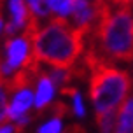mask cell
Wrapping results in <instances>:
<instances>
[{
    "mask_svg": "<svg viewBox=\"0 0 133 133\" xmlns=\"http://www.w3.org/2000/svg\"><path fill=\"white\" fill-rule=\"evenodd\" d=\"M89 33L91 30L70 25L65 18H53L26 39L37 61L54 68H70L82 56Z\"/></svg>",
    "mask_w": 133,
    "mask_h": 133,
    "instance_id": "6da1fadb",
    "label": "cell"
},
{
    "mask_svg": "<svg viewBox=\"0 0 133 133\" xmlns=\"http://www.w3.org/2000/svg\"><path fill=\"white\" fill-rule=\"evenodd\" d=\"M96 19L89 33V46L107 60L133 61V12L126 5H116L110 0L95 4Z\"/></svg>",
    "mask_w": 133,
    "mask_h": 133,
    "instance_id": "7a4b0ae2",
    "label": "cell"
},
{
    "mask_svg": "<svg viewBox=\"0 0 133 133\" xmlns=\"http://www.w3.org/2000/svg\"><path fill=\"white\" fill-rule=\"evenodd\" d=\"M82 61L89 70V100L96 114L116 110L131 95V75L114 66L93 46L88 47Z\"/></svg>",
    "mask_w": 133,
    "mask_h": 133,
    "instance_id": "3957f363",
    "label": "cell"
},
{
    "mask_svg": "<svg viewBox=\"0 0 133 133\" xmlns=\"http://www.w3.org/2000/svg\"><path fill=\"white\" fill-rule=\"evenodd\" d=\"M28 39L26 37H18V39H7L5 40V61L2 63V72L4 75L12 74L18 66H21L28 60Z\"/></svg>",
    "mask_w": 133,
    "mask_h": 133,
    "instance_id": "277c9868",
    "label": "cell"
},
{
    "mask_svg": "<svg viewBox=\"0 0 133 133\" xmlns=\"http://www.w3.org/2000/svg\"><path fill=\"white\" fill-rule=\"evenodd\" d=\"M72 19L75 26L93 30V21L96 19V7L91 5L88 0H75L72 11Z\"/></svg>",
    "mask_w": 133,
    "mask_h": 133,
    "instance_id": "5b68a950",
    "label": "cell"
},
{
    "mask_svg": "<svg viewBox=\"0 0 133 133\" xmlns=\"http://www.w3.org/2000/svg\"><path fill=\"white\" fill-rule=\"evenodd\" d=\"M53 93H54V84H53V81L47 77L46 70H44V75L39 79L37 96H35V109H39V112L35 114V116H39L40 112H44L47 109V105L53 100Z\"/></svg>",
    "mask_w": 133,
    "mask_h": 133,
    "instance_id": "8992f818",
    "label": "cell"
},
{
    "mask_svg": "<svg viewBox=\"0 0 133 133\" xmlns=\"http://www.w3.org/2000/svg\"><path fill=\"white\" fill-rule=\"evenodd\" d=\"M32 102H33V96L30 93V89H21V91H18V93L14 95L11 107H9V119L11 121L19 119L23 114L28 112V109L32 107Z\"/></svg>",
    "mask_w": 133,
    "mask_h": 133,
    "instance_id": "52a82bcc",
    "label": "cell"
},
{
    "mask_svg": "<svg viewBox=\"0 0 133 133\" xmlns=\"http://www.w3.org/2000/svg\"><path fill=\"white\" fill-rule=\"evenodd\" d=\"M114 133H133V93L128 96L123 109L117 114Z\"/></svg>",
    "mask_w": 133,
    "mask_h": 133,
    "instance_id": "ba28073f",
    "label": "cell"
},
{
    "mask_svg": "<svg viewBox=\"0 0 133 133\" xmlns=\"http://www.w3.org/2000/svg\"><path fill=\"white\" fill-rule=\"evenodd\" d=\"M9 7H11V14H12V23L16 28H25L28 19H30V11H28L25 0H9Z\"/></svg>",
    "mask_w": 133,
    "mask_h": 133,
    "instance_id": "9c48e42d",
    "label": "cell"
},
{
    "mask_svg": "<svg viewBox=\"0 0 133 133\" xmlns=\"http://www.w3.org/2000/svg\"><path fill=\"white\" fill-rule=\"evenodd\" d=\"M114 121H116V110L96 114V126H98L100 133H112Z\"/></svg>",
    "mask_w": 133,
    "mask_h": 133,
    "instance_id": "30bf717a",
    "label": "cell"
},
{
    "mask_svg": "<svg viewBox=\"0 0 133 133\" xmlns=\"http://www.w3.org/2000/svg\"><path fill=\"white\" fill-rule=\"evenodd\" d=\"M70 109H74V107H70L68 103H65V102H54V103H51V105L47 107L46 110L53 117H58V119H61V117H68L70 114H72V110ZM44 110V112H46ZM44 112H40V114H44ZM39 114V116H40Z\"/></svg>",
    "mask_w": 133,
    "mask_h": 133,
    "instance_id": "8fae6325",
    "label": "cell"
},
{
    "mask_svg": "<svg viewBox=\"0 0 133 133\" xmlns=\"http://www.w3.org/2000/svg\"><path fill=\"white\" fill-rule=\"evenodd\" d=\"M74 4L75 0H49V9L60 16H66V14H72Z\"/></svg>",
    "mask_w": 133,
    "mask_h": 133,
    "instance_id": "7c38bea8",
    "label": "cell"
},
{
    "mask_svg": "<svg viewBox=\"0 0 133 133\" xmlns=\"http://www.w3.org/2000/svg\"><path fill=\"white\" fill-rule=\"evenodd\" d=\"M28 4L32 7V12L39 18L47 16V12L51 11L49 9V0H28Z\"/></svg>",
    "mask_w": 133,
    "mask_h": 133,
    "instance_id": "4fadbf2b",
    "label": "cell"
},
{
    "mask_svg": "<svg viewBox=\"0 0 133 133\" xmlns=\"http://www.w3.org/2000/svg\"><path fill=\"white\" fill-rule=\"evenodd\" d=\"M4 81H0V124L9 123V105L5 100V89H4Z\"/></svg>",
    "mask_w": 133,
    "mask_h": 133,
    "instance_id": "5bb4252c",
    "label": "cell"
},
{
    "mask_svg": "<svg viewBox=\"0 0 133 133\" xmlns=\"http://www.w3.org/2000/svg\"><path fill=\"white\" fill-rule=\"evenodd\" d=\"M60 131H61V121L58 117H53L51 121L44 123L37 130V133H60Z\"/></svg>",
    "mask_w": 133,
    "mask_h": 133,
    "instance_id": "9a60e30c",
    "label": "cell"
},
{
    "mask_svg": "<svg viewBox=\"0 0 133 133\" xmlns=\"http://www.w3.org/2000/svg\"><path fill=\"white\" fill-rule=\"evenodd\" d=\"M63 133H86V128L77 124V123H74V124H70V126H66Z\"/></svg>",
    "mask_w": 133,
    "mask_h": 133,
    "instance_id": "2e32d148",
    "label": "cell"
},
{
    "mask_svg": "<svg viewBox=\"0 0 133 133\" xmlns=\"http://www.w3.org/2000/svg\"><path fill=\"white\" fill-rule=\"evenodd\" d=\"M110 2L116 5H126V7H130L133 4V0H110Z\"/></svg>",
    "mask_w": 133,
    "mask_h": 133,
    "instance_id": "e0dca14e",
    "label": "cell"
},
{
    "mask_svg": "<svg viewBox=\"0 0 133 133\" xmlns=\"http://www.w3.org/2000/svg\"><path fill=\"white\" fill-rule=\"evenodd\" d=\"M12 131H14V126H11V124L0 126V133H12Z\"/></svg>",
    "mask_w": 133,
    "mask_h": 133,
    "instance_id": "ac0fdd59",
    "label": "cell"
},
{
    "mask_svg": "<svg viewBox=\"0 0 133 133\" xmlns=\"http://www.w3.org/2000/svg\"><path fill=\"white\" fill-rule=\"evenodd\" d=\"M2 75H4V72H2V63H0V81H2Z\"/></svg>",
    "mask_w": 133,
    "mask_h": 133,
    "instance_id": "d6986e66",
    "label": "cell"
},
{
    "mask_svg": "<svg viewBox=\"0 0 133 133\" xmlns=\"http://www.w3.org/2000/svg\"><path fill=\"white\" fill-rule=\"evenodd\" d=\"M88 2H95V4H96V2H100V0H88Z\"/></svg>",
    "mask_w": 133,
    "mask_h": 133,
    "instance_id": "ffe728a7",
    "label": "cell"
}]
</instances>
